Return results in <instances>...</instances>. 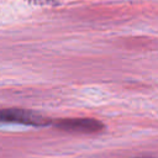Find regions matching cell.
<instances>
[{"mask_svg":"<svg viewBox=\"0 0 158 158\" xmlns=\"http://www.w3.org/2000/svg\"><path fill=\"white\" fill-rule=\"evenodd\" d=\"M25 125L43 127L52 125V121L38 112L26 109H0V125Z\"/></svg>","mask_w":158,"mask_h":158,"instance_id":"cell-1","label":"cell"},{"mask_svg":"<svg viewBox=\"0 0 158 158\" xmlns=\"http://www.w3.org/2000/svg\"><path fill=\"white\" fill-rule=\"evenodd\" d=\"M136 158H156V157H152V156H139V157H136Z\"/></svg>","mask_w":158,"mask_h":158,"instance_id":"cell-3","label":"cell"},{"mask_svg":"<svg viewBox=\"0 0 158 158\" xmlns=\"http://www.w3.org/2000/svg\"><path fill=\"white\" fill-rule=\"evenodd\" d=\"M53 127L57 130L69 132V133H84L94 135L100 133L105 130V125L95 118L89 117H74V118H59L52 121Z\"/></svg>","mask_w":158,"mask_h":158,"instance_id":"cell-2","label":"cell"}]
</instances>
